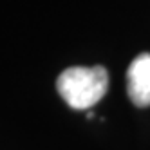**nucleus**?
I'll return each instance as SVG.
<instances>
[{"mask_svg": "<svg viewBox=\"0 0 150 150\" xmlns=\"http://www.w3.org/2000/svg\"><path fill=\"white\" fill-rule=\"evenodd\" d=\"M56 87L69 107L76 110H87L105 96L109 87V76L100 65L69 67L58 76Z\"/></svg>", "mask_w": 150, "mask_h": 150, "instance_id": "1", "label": "nucleus"}, {"mask_svg": "<svg viewBox=\"0 0 150 150\" xmlns=\"http://www.w3.org/2000/svg\"><path fill=\"white\" fill-rule=\"evenodd\" d=\"M127 92L136 107L150 105V54H139L127 72Z\"/></svg>", "mask_w": 150, "mask_h": 150, "instance_id": "2", "label": "nucleus"}]
</instances>
